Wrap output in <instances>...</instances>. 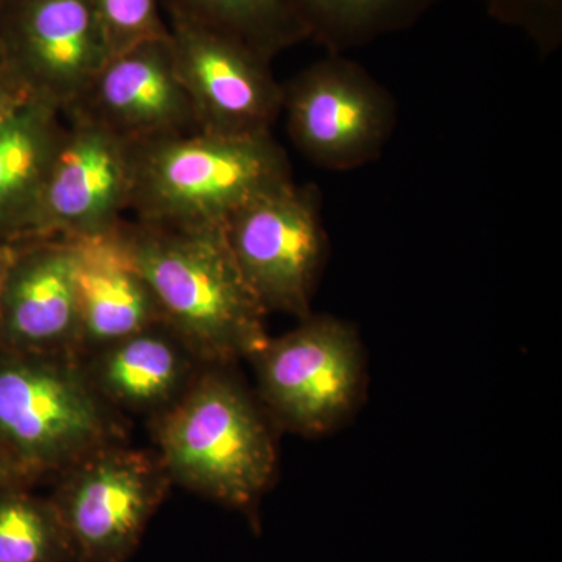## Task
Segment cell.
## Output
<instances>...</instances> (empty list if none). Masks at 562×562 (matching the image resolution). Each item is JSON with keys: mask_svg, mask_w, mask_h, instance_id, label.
I'll use <instances>...</instances> for the list:
<instances>
[{"mask_svg": "<svg viewBox=\"0 0 562 562\" xmlns=\"http://www.w3.org/2000/svg\"><path fill=\"white\" fill-rule=\"evenodd\" d=\"M492 20L517 29L535 44L542 58L562 44V0H484Z\"/></svg>", "mask_w": 562, "mask_h": 562, "instance_id": "21", "label": "cell"}, {"mask_svg": "<svg viewBox=\"0 0 562 562\" xmlns=\"http://www.w3.org/2000/svg\"><path fill=\"white\" fill-rule=\"evenodd\" d=\"M133 146L99 122L65 110L31 239L77 238L120 225L131 203Z\"/></svg>", "mask_w": 562, "mask_h": 562, "instance_id": "10", "label": "cell"}, {"mask_svg": "<svg viewBox=\"0 0 562 562\" xmlns=\"http://www.w3.org/2000/svg\"><path fill=\"white\" fill-rule=\"evenodd\" d=\"M109 38L111 55L149 40L168 38L161 0H91Z\"/></svg>", "mask_w": 562, "mask_h": 562, "instance_id": "20", "label": "cell"}, {"mask_svg": "<svg viewBox=\"0 0 562 562\" xmlns=\"http://www.w3.org/2000/svg\"><path fill=\"white\" fill-rule=\"evenodd\" d=\"M0 349L80 355V317L68 239L18 243L0 294Z\"/></svg>", "mask_w": 562, "mask_h": 562, "instance_id": "13", "label": "cell"}, {"mask_svg": "<svg viewBox=\"0 0 562 562\" xmlns=\"http://www.w3.org/2000/svg\"><path fill=\"white\" fill-rule=\"evenodd\" d=\"M169 21H184L238 41L271 63L310 38L295 0H161Z\"/></svg>", "mask_w": 562, "mask_h": 562, "instance_id": "17", "label": "cell"}, {"mask_svg": "<svg viewBox=\"0 0 562 562\" xmlns=\"http://www.w3.org/2000/svg\"><path fill=\"white\" fill-rule=\"evenodd\" d=\"M161 321L203 366L250 360L269 339L266 313L244 281L224 227L122 221Z\"/></svg>", "mask_w": 562, "mask_h": 562, "instance_id": "1", "label": "cell"}, {"mask_svg": "<svg viewBox=\"0 0 562 562\" xmlns=\"http://www.w3.org/2000/svg\"><path fill=\"white\" fill-rule=\"evenodd\" d=\"M177 72L199 131L216 135L271 132L283 88L271 63L238 41L191 22L168 21Z\"/></svg>", "mask_w": 562, "mask_h": 562, "instance_id": "11", "label": "cell"}, {"mask_svg": "<svg viewBox=\"0 0 562 562\" xmlns=\"http://www.w3.org/2000/svg\"><path fill=\"white\" fill-rule=\"evenodd\" d=\"M150 422L172 484L243 512L271 486L272 422L231 366H202L179 401Z\"/></svg>", "mask_w": 562, "mask_h": 562, "instance_id": "2", "label": "cell"}, {"mask_svg": "<svg viewBox=\"0 0 562 562\" xmlns=\"http://www.w3.org/2000/svg\"><path fill=\"white\" fill-rule=\"evenodd\" d=\"M0 47L32 95L65 110L111 57L91 0H0Z\"/></svg>", "mask_w": 562, "mask_h": 562, "instance_id": "9", "label": "cell"}, {"mask_svg": "<svg viewBox=\"0 0 562 562\" xmlns=\"http://www.w3.org/2000/svg\"><path fill=\"white\" fill-rule=\"evenodd\" d=\"M310 38L328 54L406 31L441 0H295Z\"/></svg>", "mask_w": 562, "mask_h": 562, "instance_id": "18", "label": "cell"}, {"mask_svg": "<svg viewBox=\"0 0 562 562\" xmlns=\"http://www.w3.org/2000/svg\"><path fill=\"white\" fill-rule=\"evenodd\" d=\"M65 127V109L31 95L0 121V241H27Z\"/></svg>", "mask_w": 562, "mask_h": 562, "instance_id": "16", "label": "cell"}, {"mask_svg": "<svg viewBox=\"0 0 562 562\" xmlns=\"http://www.w3.org/2000/svg\"><path fill=\"white\" fill-rule=\"evenodd\" d=\"M79 358L111 408L150 419L179 401L203 366L165 322Z\"/></svg>", "mask_w": 562, "mask_h": 562, "instance_id": "15", "label": "cell"}, {"mask_svg": "<svg viewBox=\"0 0 562 562\" xmlns=\"http://www.w3.org/2000/svg\"><path fill=\"white\" fill-rule=\"evenodd\" d=\"M224 235L244 281L266 313L305 319L327 258L322 199L294 181L260 195L225 222Z\"/></svg>", "mask_w": 562, "mask_h": 562, "instance_id": "7", "label": "cell"}, {"mask_svg": "<svg viewBox=\"0 0 562 562\" xmlns=\"http://www.w3.org/2000/svg\"><path fill=\"white\" fill-rule=\"evenodd\" d=\"M286 151L271 132H194L133 146L128 210L168 227L222 228L236 211L291 183Z\"/></svg>", "mask_w": 562, "mask_h": 562, "instance_id": "3", "label": "cell"}, {"mask_svg": "<svg viewBox=\"0 0 562 562\" xmlns=\"http://www.w3.org/2000/svg\"><path fill=\"white\" fill-rule=\"evenodd\" d=\"M0 63H3V58H2V47H0Z\"/></svg>", "mask_w": 562, "mask_h": 562, "instance_id": "25", "label": "cell"}, {"mask_svg": "<svg viewBox=\"0 0 562 562\" xmlns=\"http://www.w3.org/2000/svg\"><path fill=\"white\" fill-rule=\"evenodd\" d=\"M74 110L132 146L199 131L177 72L171 35L111 55Z\"/></svg>", "mask_w": 562, "mask_h": 562, "instance_id": "12", "label": "cell"}, {"mask_svg": "<svg viewBox=\"0 0 562 562\" xmlns=\"http://www.w3.org/2000/svg\"><path fill=\"white\" fill-rule=\"evenodd\" d=\"M122 425L79 357L0 349V446L33 482L124 442Z\"/></svg>", "mask_w": 562, "mask_h": 562, "instance_id": "4", "label": "cell"}, {"mask_svg": "<svg viewBox=\"0 0 562 562\" xmlns=\"http://www.w3.org/2000/svg\"><path fill=\"white\" fill-rule=\"evenodd\" d=\"M31 92L3 63H0V121L31 98Z\"/></svg>", "mask_w": 562, "mask_h": 562, "instance_id": "22", "label": "cell"}, {"mask_svg": "<svg viewBox=\"0 0 562 562\" xmlns=\"http://www.w3.org/2000/svg\"><path fill=\"white\" fill-rule=\"evenodd\" d=\"M257 398L272 424L303 436L335 431L357 412L364 392V351L357 328L310 314L271 338L249 360Z\"/></svg>", "mask_w": 562, "mask_h": 562, "instance_id": "5", "label": "cell"}, {"mask_svg": "<svg viewBox=\"0 0 562 562\" xmlns=\"http://www.w3.org/2000/svg\"><path fill=\"white\" fill-rule=\"evenodd\" d=\"M16 249L18 243L0 241V294H2L3 281H5L7 272H9Z\"/></svg>", "mask_w": 562, "mask_h": 562, "instance_id": "24", "label": "cell"}, {"mask_svg": "<svg viewBox=\"0 0 562 562\" xmlns=\"http://www.w3.org/2000/svg\"><path fill=\"white\" fill-rule=\"evenodd\" d=\"M32 483V476L0 446V490L10 486H31Z\"/></svg>", "mask_w": 562, "mask_h": 562, "instance_id": "23", "label": "cell"}, {"mask_svg": "<svg viewBox=\"0 0 562 562\" xmlns=\"http://www.w3.org/2000/svg\"><path fill=\"white\" fill-rule=\"evenodd\" d=\"M0 562H77L50 497L29 486L0 490Z\"/></svg>", "mask_w": 562, "mask_h": 562, "instance_id": "19", "label": "cell"}, {"mask_svg": "<svg viewBox=\"0 0 562 562\" xmlns=\"http://www.w3.org/2000/svg\"><path fill=\"white\" fill-rule=\"evenodd\" d=\"M121 224L95 235L65 238L74 255L79 357L162 322Z\"/></svg>", "mask_w": 562, "mask_h": 562, "instance_id": "14", "label": "cell"}, {"mask_svg": "<svg viewBox=\"0 0 562 562\" xmlns=\"http://www.w3.org/2000/svg\"><path fill=\"white\" fill-rule=\"evenodd\" d=\"M50 495L77 562H127L166 501L171 479L157 453L109 443L58 472Z\"/></svg>", "mask_w": 562, "mask_h": 562, "instance_id": "6", "label": "cell"}, {"mask_svg": "<svg viewBox=\"0 0 562 562\" xmlns=\"http://www.w3.org/2000/svg\"><path fill=\"white\" fill-rule=\"evenodd\" d=\"M281 88L292 143L328 171L375 161L397 127L391 92L342 54H328Z\"/></svg>", "mask_w": 562, "mask_h": 562, "instance_id": "8", "label": "cell"}]
</instances>
